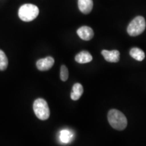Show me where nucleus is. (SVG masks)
<instances>
[{"mask_svg": "<svg viewBox=\"0 0 146 146\" xmlns=\"http://www.w3.org/2000/svg\"><path fill=\"white\" fill-rule=\"evenodd\" d=\"M108 123L113 129L123 131L127 126V119L125 114L116 109H112L108 113Z\"/></svg>", "mask_w": 146, "mask_h": 146, "instance_id": "obj_1", "label": "nucleus"}, {"mask_svg": "<svg viewBox=\"0 0 146 146\" xmlns=\"http://www.w3.org/2000/svg\"><path fill=\"white\" fill-rule=\"evenodd\" d=\"M39 10L35 5L27 3L24 4L18 10V16L23 21L31 22L37 17Z\"/></svg>", "mask_w": 146, "mask_h": 146, "instance_id": "obj_2", "label": "nucleus"}, {"mask_svg": "<svg viewBox=\"0 0 146 146\" xmlns=\"http://www.w3.org/2000/svg\"><path fill=\"white\" fill-rule=\"evenodd\" d=\"M33 110L36 117L41 120L48 119L50 116L48 104L47 102L42 98H38L34 102Z\"/></svg>", "mask_w": 146, "mask_h": 146, "instance_id": "obj_3", "label": "nucleus"}, {"mask_svg": "<svg viewBox=\"0 0 146 146\" xmlns=\"http://www.w3.org/2000/svg\"><path fill=\"white\" fill-rule=\"evenodd\" d=\"M145 20L143 16H137L129 23L127 27V33L130 36H136L143 33L145 29Z\"/></svg>", "mask_w": 146, "mask_h": 146, "instance_id": "obj_4", "label": "nucleus"}, {"mask_svg": "<svg viewBox=\"0 0 146 146\" xmlns=\"http://www.w3.org/2000/svg\"><path fill=\"white\" fill-rule=\"evenodd\" d=\"M55 60L51 56H47L45 58H42L36 62V65L38 70L41 71H46L52 68L54 66Z\"/></svg>", "mask_w": 146, "mask_h": 146, "instance_id": "obj_5", "label": "nucleus"}, {"mask_svg": "<svg viewBox=\"0 0 146 146\" xmlns=\"http://www.w3.org/2000/svg\"><path fill=\"white\" fill-rule=\"evenodd\" d=\"M76 33H77L78 36L84 41H89L94 36V30L91 27L87 26H83L80 27L76 31Z\"/></svg>", "mask_w": 146, "mask_h": 146, "instance_id": "obj_6", "label": "nucleus"}, {"mask_svg": "<svg viewBox=\"0 0 146 146\" xmlns=\"http://www.w3.org/2000/svg\"><path fill=\"white\" fill-rule=\"evenodd\" d=\"M102 54L107 62L116 63L120 60V52L118 50H102Z\"/></svg>", "mask_w": 146, "mask_h": 146, "instance_id": "obj_7", "label": "nucleus"}, {"mask_svg": "<svg viewBox=\"0 0 146 146\" xmlns=\"http://www.w3.org/2000/svg\"><path fill=\"white\" fill-rule=\"evenodd\" d=\"M78 6L82 13L87 14L92 10L94 2L93 0H78Z\"/></svg>", "mask_w": 146, "mask_h": 146, "instance_id": "obj_8", "label": "nucleus"}, {"mask_svg": "<svg viewBox=\"0 0 146 146\" xmlns=\"http://www.w3.org/2000/svg\"><path fill=\"white\" fill-rule=\"evenodd\" d=\"M93 60L91 54L87 51H82L75 56V61L79 64H86L90 62Z\"/></svg>", "mask_w": 146, "mask_h": 146, "instance_id": "obj_9", "label": "nucleus"}, {"mask_svg": "<svg viewBox=\"0 0 146 146\" xmlns=\"http://www.w3.org/2000/svg\"><path fill=\"white\" fill-rule=\"evenodd\" d=\"M83 94V87L81 84L75 83L72 87V91L71 92L70 98L74 101H76L81 98Z\"/></svg>", "mask_w": 146, "mask_h": 146, "instance_id": "obj_10", "label": "nucleus"}, {"mask_svg": "<svg viewBox=\"0 0 146 146\" xmlns=\"http://www.w3.org/2000/svg\"><path fill=\"white\" fill-rule=\"evenodd\" d=\"M130 56L135 60L141 62L145 58V53L138 47H133L130 50Z\"/></svg>", "mask_w": 146, "mask_h": 146, "instance_id": "obj_11", "label": "nucleus"}, {"mask_svg": "<svg viewBox=\"0 0 146 146\" xmlns=\"http://www.w3.org/2000/svg\"><path fill=\"white\" fill-rule=\"evenodd\" d=\"M73 137L72 133L70 131L62 130L60 133V139L63 143H69L72 141Z\"/></svg>", "mask_w": 146, "mask_h": 146, "instance_id": "obj_12", "label": "nucleus"}, {"mask_svg": "<svg viewBox=\"0 0 146 146\" xmlns=\"http://www.w3.org/2000/svg\"><path fill=\"white\" fill-rule=\"evenodd\" d=\"M8 65V60L6 55L2 50H0V70H6Z\"/></svg>", "mask_w": 146, "mask_h": 146, "instance_id": "obj_13", "label": "nucleus"}, {"mask_svg": "<svg viewBox=\"0 0 146 146\" xmlns=\"http://www.w3.org/2000/svg\"><path fill=\"white\" fill-rule=\"evenodd\" d=\"M60 78L62 81H66L68 78V70L65 65H62L60 68Z\"/></svg>", "mask_w": 146, "mask_h": 146, "instance_id": "obj_14", "label": "nucleus"}]
</instances>
